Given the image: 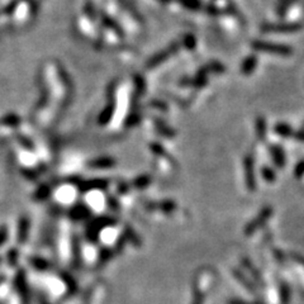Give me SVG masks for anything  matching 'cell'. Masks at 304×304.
<instances>
[{"mask_svg": "<svg viewBox=\"0 0 304 304\" xmlns=\"http://www.w3.org/2000/svg\"><path fill=\"white\" fill-rule=\"evenodd\" d=\"M107 187V181L104 180H95V181H89V184L86 187H84L82 189L84 190H90L94 189V188H105Z\"/></svg>", "mask_w": 304, "mask_h": 304, "instance_id": "8", "label": "cell"}, {"mask_svg": "<svg viewBox=\"0 0 304 304\" xmlns=\"http://www.w3.org/2000/svg\"><path fill=\"white\" fill-rule=\"evenodd\" d=\"M30 264H32L33 266L36 269H38V270H44V269H47V266H48V263L47 261H44L43 259H39V258H32L29 259Z\"/></svg>", "mask_w": 304, "mask_h": 304, "instance_id": "7", "label": "cell"}, {"mask_svg": "<svg viewBox=\"0 0 304 304\" xmlns=\"http://www.w3.org/2000/svg\"><path fill=\"white\" fill-rule=\"evenodd\" d=\"M6 239H8V231H6L5 226H1L0 227V246H3Z\"/></svg>", "mask_w": 304, "mask_h": 304, "instance_id": "11", "label": "cell"}, {"mask_svg": "<svg viewBox=\"0 0 304 304\" xmlns=\"http://www.w3.org/2000/svg\"><path fill=\"white\" fill-rule=\"evenodd\" d=\"M0 261H1V260H0Z\"/></svg>", "mask_w": 304, "mask_h": 304, "instance_id": "14", "label": "cell"}, {"mask_svg": "<svg viewBox=\"0 0 304 304\" xmlns=\"http://www.w3.org/2000/svg\"><path fill=\"white\" fill-rule=\"evenodd\" d=\"M16 256H18V254H16L15 250H11V251H9V261H10L11 265H14V264H15Z\"/></svg>", "mask_w": 304, "mask_h": 304, "instance_id": "12", "label": "cell"}, {"mask_svg": "<svg viewBox=\"0 0 304 304\" xmlns=\"http://www.w3.org/2000/svg\"><path fill=\"white\" fill-rule=\"evenodd\" d=\"M254 48H256L258 51L261 52H269V53H275V55H282L287 56L291 55L292 49L289 47L280 46V44H272V43H264V42H256V43L252 44Z\"/></svg>", "mask_w": 304, "mask_h": 304, "instance_id": "1", "label": "cell"}, {"mask_svg": "<svg viewBox=\"0 0 304 304\" xmlns=\"http://www.w3.org/2000/svg\"><path fill=\"white\" fill-rule=\"evenodd\" d=\"M269 217H270V211H266V212H264V214H261V217H260V218L258 219V221H256L255 223H252V225L250 226V227H247V230H246L247 235H250V233H251L252 231H255L256 228H258L259 226L261 225V223H263V222H265V221H266V219L269 218Z\"/></svg>", "mask_w": 304, "mask_h": 304, "instance_id": "5", "label": "cell"}, {"mask_svg": "<svg viewBox=\"0 0 304 304\" xmlns=\"http://www.w3.org/2000/svg\"><path fill=\"white\" fill-rule=\"evenodd\" d=\"M265 32H279V33H289V32H296L297 29H299V27L297 25H292V24H284V25H277V24H272V25H265L264 27Z\"/></svg>", "mask_w": 304, "mask_h": 304, "instance_id": "2", "label": "cell"}, {"mask_svg": "<svg viewBox=\"0 0 304 304\" xmlns=\"http://www.w3.org/2000/svg\"><path fill=\"white\" fill-rule=\"evenodd\" d=\"M148 183H150V179H148L147 176H141V178H138L137 180L134 181V187L145 188L146 185H148Z\"/></svg>", "mask_w": 304, "mask_h": 304, "instance_id": "10", "label": "cell"}, {"mask_svg": "<svg viewBox=\"0 0 304 304\" xmlns=\"http://www.w3.org/2000/svg\"><path fill=\"white\" fill-rule=\"evenodd\" d=\"M28 230H29V222L25 217H22L19 219V227H18V240L19 242H24L28 236Z\"/></svg>", "mask_w": 304, "mask_h": 304, "instance_id": "3", "label": "cell"}, {"mask_svg": "<svg viewBox=\"0 0 304 304\" xmlns=\"http://www.w3.org/2000/svg\"><path fill=\"white\" fill-rule=\"evenodd\" d=\"M89 214H90L89 209L86 208L85 206H82V204H77V206H75L74 209H72V212H71V217L74 219H77V221L86 218Z\"/></svg>", "mask_w": 304, "mask_h": 304, "instance_id": "4", "label": "cell"}, {"mask_svg": "<svg viewBox=\"0 0 304 304\" xmlns=\"http://www.w3.org/2000/svg\"><path fill=\"white\" fill-rule=\"evenodd\" d=\"M256 63H258V58L249 57L246 62L244 63V66H242V72H244V74H250V72H252V70L255 69Z\"/></svg>", "mask_w": 304, "mask_h": 304, "instance_id": "6", "label": "cell"}, {"mask_svg": "<svg viewBox=\"0 0 304 304\" xmlns=\"http://www.w3.org/2000/svg\"><path fill=\"white\" fill-rule=\"evenodd\" d=\"M159 208L161 209V211L166 212V213H170V212H173L174 209L176 208V206L174 202L167 200V202H161V204H159Z\"/></svg>", "mask_w": 304, "mask_h": 304, "instance_id": "9", "label": "cell"}, {"mask_svg": "<svg viewBox=\"0 0 304 304\" xmlns=\"http://www.w3.org/2000/svg\"><path fill=\"white\" fill-rule=\"evenodd\" d=\"M1 280H3V279H1V278H0V282H1Z\"/></svg>", "mask_w": 304, "mask_h": 304, "instance_id": "13", "label": "cell"}]
</instances>
